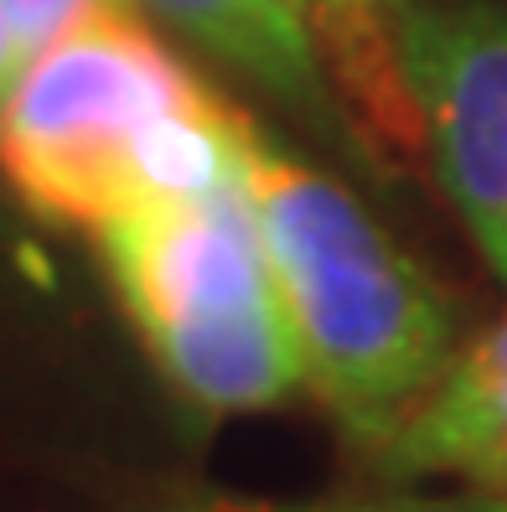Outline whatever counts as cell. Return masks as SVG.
<instances>
[{"mask_svg":"<svg viewBox=\"0 0 507 512\" xmlns=\"http://www.w3.org/2000/svg\"><path fill=\"white\" fill-rule=\"evenodd\" d=\"M238 140L306 388L347 440L378 450L456 357V311L342 182L290 156L249 114Z\"/></svg>","mask_w":507,"mask_h":512,"instance_id":"cell-2","label":"cell"},{"mask_svg":"<svg viewBox=\"0 0 507 512\" xmlns=\"http://www.w3.org/2000/svg\"><path fill=\"white\" fill-rule=\"evenodd\" d=\"M244 109L218 99L135 6H104L21 63L0 104V176L47 223L244 182Z\"/></svg>","mask_w":507,"mask_h":512,"instance_id":"cell-1","label":"cell"},{"mask_svg":"<svg viewBox=\"0 0 507 512\" xmlns=\"http://www.w3.org/2000/svg\"><path fill=\"white\" fill-rule=\"evenodd\" d=\"M104 6H130V0H6V11H11L16 32L26 42V57H32L37 47H47L52 37H63L83 16L104 11Z\"/></svg>","mask_w":507,"mask_h":512,"instance_id":"cell-8","label":"cell"},{"mask_svg":"<svg viewBox=\"0 0 507 512\" xmlns=\"http://www.w3.org/2000/svg\"><path fill=\"white\" fill-rule=\"evenodd\" d=\"M280 6H285V11H295V16L306 21V6H311V0H280Z\"/></svg>","mask_w":507,"mask_h":512,"instance_id":"cell-12","label":"cell"},{"mask_svg":"<svg viewBox=\"0 0 507 512\" xmlns=\"http://www.w3.org/2000/svg\"><path fill=\"white\" fill-rule=\"evenodd\" d=\"M151 512H425L420 497H347V502H254V497H228V492H207V487H187L161 497Z\"/></svg>","mask_w":507,"mask_h":512,"instance_id":"cell-7","label":"cell"},{"mask_svg":"<svg viewBox=\"0 0 507 512\" xmlns=\"http://www.w3.org/2000/svg\"><path fill=\"white\" fill-rule=\"evenodd\" d=\"M311 6H316V0H311ZM368 6H389V11H404L409 0H368Z\"/></svg>","mask_w":507,"mask_h":512,"instance_id":"cell-13","label":"cell"},{"mask_svg":"<svg viewBox=\"0 0 507 512\" xmlns=\"http://www.w3.org/2000/svg\"><path fill=\"white\" fill-rule=\"evenodd\" d=\"M399 47L440 187L492 259L507 238V6L409 0Z\"/></svg>","mask_w":507,"mask_h":512,"instance_id":"cell-4","label":"cell"},{"mask_svg":"<svg viewBox=\"0 0 507 512\" xmlns=\"http://www.w3.org/2000/svg\"><path fill=\"white\" fill-rule=\"evenodd\" d=\"M492 269H497V275H502V280H507V238H502V249H497V254H492Z\"/></svg>","mask_w":507,"mask_h":512,"instance_id":"cell-11","label":"cell"},{"mask_svg":"<svg viewBox=\"0 0 507 512\" xmlns=\"http://www.w3.org/2000/svg\"><path fill=\"white\" fill-rule=\"evenodd\" d=\"M130 6L166 21L176 37H187L207 57H218L233 73L259 83L264 94L280 99L306 130L332 140L352 166L383 176L378 156L368 150V140L357 135L332 78L321 68L306 21L295 11H285L280 0H130Z\"/></svg>","mask_w":507,"mask_h":512,"instance_id":"cell-5","label":"cell"},{"mask_svg":"<svg viewBox=\"0 0 507 512\" xmlns=\"http://www.w3.org/2000/svg\"><path fill=\"white\" fill-rule=\"evenodd\" d=\"M94 244L119 311L192 409L254 414L306 388L249 182L145 202L104 223Z\"/></svg>","mask_w":507,"mask_h":512,"instance_id":"cell-3","label":"cell"},{"mask_svg":"<svg viewBox=\"0 0 507 512\" xmlns=\"http://www.w3.org/2000/svg\"><path fill=\"white\" fill-rule=\"evenodd\" d=\"M21 63H26V42H21V32H16L6 0H0V104H6V94H11V83H16Z\"/></svg>","mask_w":507,"mask_h":512,"instance_id":"cell-9","label":"cell"},{"mask_svg":"<svg viewBox=\"0 0 507 512\" xmlns=\"http://www.w3.org/2000/svg\"><path fill=\"white\" fill-rule=\"evenodd\" d=\"M373 456L394 481L461 476L476 492H507V316L445 363Z\"/></svg>","mask_w":507,"mask_h":512,"instance_id":"cell-6","label":"cell"},{"mask_svg":"<svg viewBox=\"0 0 507 512\" xmlns=\"http://www.w3.org/2000/svg\"><path fill=\"white\" fill-rule=\"evenodd\" d=\"M425 512H507V492H461V497H420Z\"/></svg>","mask_w":507,"mask_h":512,"instance_id":"cell-10","label":"cell"}]
</instances>
